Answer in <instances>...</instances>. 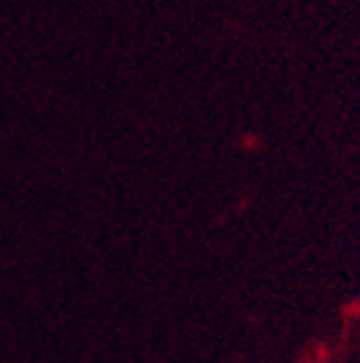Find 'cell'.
<instances>
[{"label": "cell", "mask_w": 360, "mask_h": 363, "mask_svg": "<svg viewBox=\"0 0 360 363\" xmlns=\"http://www.w3.org/2000/svg\"><path fill=\"white\" fill-rule=\"evenodd\" d=\"M358 309H360V294H358Z\"/></svg>", "instance_id": "cell-1"}, {"label": "cell", "mask_w": 360, "mask_h": 363, "mask_svg": "<svg viewBox=\"0 0 360 363\" xmlns=\"http://www.w3.org/2000/svg\"><path fill=\"white\" fill-rule=\"evenodd\" d=\"M312 363H314V361H312Z\"/></svg>", "instance_id": "cell-2"}]
</instances>
